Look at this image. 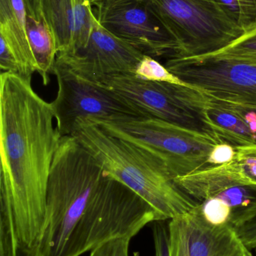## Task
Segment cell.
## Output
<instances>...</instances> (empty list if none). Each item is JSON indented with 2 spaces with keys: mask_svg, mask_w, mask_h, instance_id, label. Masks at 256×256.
Segmentation results:
<instances>
[{
  "mask_svg": "<svg viewBox=\"0 0 256 256\" xmlns=\"http://www.w3.org/2000/svg\"><path fill=\"white\" fill-rule=\"evenodd\" d=\"M130 240L129 238L110 240L91 251L90 256H129Z\"/></svg>",
  "mask_w": 256,
  "mask_h": 256,
  "instance_id": "obj_21",
  "label": "cell"
},
{
  "mask_svg": "<svg viewBox=\"0 0 256 256\" xmlns=\"http://www.w3.org/2000/svg\"><path fill=\"white\" fill-rule=\"evenodd\" d=\"M91 4H94V3L97 2L101 1V0H89Z\"/></svg>",
  "mask_w": 256,
  "mask_h": 256,
  "instance_id": "obj_29",
  "label": "cell"
},
{
  "mask_svg": "<svg viewBox=\"0 0 256 256\" xmlns=\"http://www.w3.org/2000/svg\"><path fill=\"white\" fill-rule=\"evenodd\" d=\"M155 256H170L168 224L165 221H156L153 226Z\"/></svg>",
  "mask_w": 256,
  "mask_h": 256,
  "instance_id": "obj_22",
  "label": "cell"
},
{
  "mask_svg": "<svg viewBox=\"0 0 256 256\" xmlns=\"http://www.w3.org/2000/svg\"><path fill=\"white\" fill-rule=\"evenodd\" d=\"M101 84L124 100L140 117L159 118L210 134L200 117L176 96L171 84L145 80L135 74L114 75Z\"/></svg>",
  "mask_w": 256,
  "mask_h": 256,
  "instance_id": "obj_9",
  "label": "cell"
},
{
  "mask_svg": "<svg viewBox=\"0 0 256 256\" xmlns=\"http://www.w3.org/2000/svg\"><path fill=\"white\" fill-rule=\"evenodd\" d=\"M144 54L107 31L95 20L88 43L57 61L78 76L101 84L114 75L135 74Z\"/></svg>",
  "mask_w": 256,
  "mask_h": 256,
  "instance_id": "obj_11",
  "label": "cell"
},
{
  "mask_svg": "<svg viewBox=\"0 0 256 256\" xmlns=\"http://www.w3.org/2000/svg\"><path fill=\"white\" fill-rule=\"evenodd\" d=\"M58 91L51 103L61 136H72L78 120L120 116L140 117L115 93L105 86L87 80L56 60L54 74Z\"/></svg>",
  "mask_w": 256,
  "mask_h": 256,
  "instance_id": "obj_7",
  "label": "cell"
},
{
  "mask_svg": "<svg viewBox=\"0 0 256 256\" xmlns=\"http://www.w3.org/2000/svg\"><path fill=\"white\" fill-rule=\"evenodd\" d=\"M87 120L148 152L174 179L207 166L212 150L221 142L210 134L159 118L120 116Z\"/></svg>",
  "mask_w": 256,
  "mask_h": 256,
  "instance_id": "obj_4",
  "label": "cell"
},
{
  "mask_svg": "<svg viewBox=\"0 0 256 256\" xmlns=\"http://www.w3.org/2000/svg\"><path fill=\"white\" fill-rule=\"evenodd\" d=\"M165 67L215 100L256 106V62L213 56L172 57Z\"/></svg>",
  "mask_w": 256,
  "mask_h": 256,
  "instance_id": "obj_6",
  "label": "cell"
},
{
  "mask_svg": "<svg viewBox=\"0 0 256 256\" xmlns=\"http://www.w3.org/2000/svg\"><path fill=\"white\" fill-rule=\"evenodd\" d=\"M27 33L37 64V73L44 84L48 85L50 76L54 74L58 54L55 38L45 20H39L29 14L27 16Z\"/></svg>",
  "mask_w": 256,
  "mask_h": 256,
  "instance_id": "obj_15",
  "label": "cell"
},
{
  "mask_svg": "<svg viewBox=\"0 0 256 256\" xmlns=\"http://www.w3.org/2000/svg\"><path fill=\"white\" fill-rule=\"evenodd\" d=\"M219 4L225 9L226 13L240 26L241 22V10L238 0H218Z\"/></svg>",
  "mask_w": 256,
  "mask_h": 256,
  "instance_id": "obj_27",
  "label": "cell"
},
{
  "mask_svg": "<svg viewBox=\"0 0 256 256\" xmlns=\"http://www.w3.org/2000/svg\"><path fill=\"white\" fill-rule=\"evenodd\" d=\"M201 214L209 224L222 226L230 224L232 216V209L222 198L213 197L200 202Z\"/></svg>",
  "mask_w": 256,
  "mask_h": 256,
  "instance_id": "obj_19",
  "label": "cell"
},
{
  "mask_svg": "<svg viewBox=\"0 0 256 256\" xmlns=\"http://www.w3.org/2000/svg\"><path fill=\"white\" fill-rule=\"evenodd\" d=\"M28 256H39V254H37V252H34V254H30V255H29Z\"/></svg>",
  "mask_w": 256,
  "mask_h": 256,
  "instance_id": "obj_30",
  "label": "cell"
},
{
  "mask_svg": "<svg viewBox=\"0 0 256 256\" xmlns=\"http://www.w3.org/2000/svg\"><path fill=\"white\" fill-rule=\"evenodd\" d=\"M42 18L51 28L58 55L72 54L88 43L96 16L89 0H41Z\"/></svg>",
  "mask_w": 256,
  "mask_h": 256,
  "instance_id": "obj_12",
  "label": "cell"
},
{
  "mask_svg": "<svg viewBox=\"0 0 256 256\" xmlns=\"http://www.w3.org/2000/svg\"><path fill=\"white\" fill-rule=\"evenodd\" d=\"M27 6V13L36 19H43L41 12V0H24Z\"/></svg>",
  "mask_w": 256,
  "mask_h": 256,
  "instance_id": "obj_28",
  "label": "cell"
},
{
  "mask_svg": "<svg viewBox=\"0 0 256 256\" xmlns=\"http://www.w3.org/2000/svg\"><path fill=\"white\" fill-rule=\"evenodd\" d=\"M174 182L198 202L234 186H254L235 158L228 164L207 166L191 174L176 178Z\"/></svg>",
  "mask_w": 256,
  "mask_h": 256,
  "instance_id": "obj_13",
  "label": "cell"
},
{
  "mask_svg": "<svg viewBox=\"0 0 256 256\" xmlns=\"http://www.w3.org/2000/svg\"><path fill=\"white\" fill-rule=\"evenodd\" d=\"M179 46L175 57L221 50L244 34L218 0H143Z\"/></svg>",
  "mask_w": 256,
  "mask_h": 256,
  "instance_id": "obj_5",
  "label": "cell"
},
{
  "mask_svg": "<svg viewBox=\"0 0 256 256\" xmlns=\"http://www.w3.org/2000/svg\"><path fill=\"white\" fill-rule=\"evenodd\" d=\"M135 75L145 80L182 86L197 90L171 73L165 66H162L155 58L149 56H144L135 70Z\"/></svg>",
  "mask_w": 256,
  "mask_h": 256,
  "instance_id": "obj_16",
  "label": "cell"
},
{
  "mask_svg": "<svg viewBox=\"0 0 256 256\" xmlns=\"http://www.w3.org/2000/svg\"><path fill=\"white\" fill-rule=\"evenodd\" d=\"M94 4L99 24L144 55H178L177 42L143 0H101Z\"/></svg>",
  "mask_w": 256,
  "mask_h": 256,
  "instance_id": "obj_8",
  "label": "cell"
},
{
  "mask_svg": "<svg viewBox=\"0 0 256 256\" xmlns=\"http://www.w3.org/2000/svg\"><path fill=\"white\" fill-rule=\"evenodd\" d=\"M0 68L2 72H9L19 76L20 68L15 56L5 39L0 36Z\"/></svg>",
  "mask_w": 256,
  "mask_h": 256,
  "instance_id": "obj_24",
  "label": "cell"
},
{
  "mask_svg": "<svg viewBox=\"0 0 256 256\" xmlns=\"http://www.w3.org/2000/svg\"><path fill=\"white\" fill-rule=\"evenodd\" d=\"M106 176L75 137H62L48 180L39 256H81L123 236L121 207L101 186Z\"/></svg>",
  "mask_w": 256,
  "mask_h": 256,
  "instance_id": "obj_2",
  "label": "cell"
},
{
  "mask_svg": "<svg viewBox=\"0 0 256 256\" xmlns=\"http://www.w3.org/2000/svg\"><path fill=\"white\" fill-rule=\"evenodd\" d=\"M27 14L24 0H0V36L18 62L19 76L31 80L37 64L27 38Z\"/></svg>",
  "mask_w": 256,
  "mask_h": 256,
  "instance_id": "obj_14",
  "label": "cell"
},
{
  "mask_svg": "<svg viewBox=\"0 0 256 256\" xmlns=\"http://www.w3.org/2000/svg\"><path fill=\"white\" fill-rule=\"evenodd\" d=\"M72 136L91 153L108 176L142 198L159 221L185 214L199 204L176 184L162 162L135 144L87 118L78 120Z\"/></svg>",
  "mask_w": 256,
  "mask_h": 256,
  "instance_id": "obj_3",
  "label": "cell"
},
{
  "mask_svg": "<svg viewBox=\"0 0 256 256\" xmlns=\"http://www.w3.org/2000/svg\"><path fill=\"white\" fill-rule=\"evenodd\" d=\"M236 160L252 184L256 186V144L236 147Z\"/></svg>",
  "mask_w": 256,
  "mask_h": 256,
  "instance_id": "obj_20",
  "label": "cell"
},
{
  "mask_svg": "<svg viewBox=\"0 0 256 256\" xmlns=\"http://www.w3.org/2000/svg\"><path fill=\"white\" fill-rule=\"evenodd\" d=\"M225 103L228 104V105L232 106L243 116L256 138V106L227 103V102H225Z\"/></svg>",
  "mask_w": 256,
  "mask_h": 256,
  "instance_id": "obj_26",
  "label": "cell"
},
{
  "mask_svg": "<svg viewBox=\"0 0 256 256\" xmlns=\"http://www.w3.org/2000/svg\"><path fill=\"white\" fill-rule=\"evenodd\" d=\"M241 10V26L245 32L256 27V0H238Z\"/></svg>",
  "mask_w": 256,
  "mask_h": 256,
  "instance_id": "obj_25",
  "label": "cell"
},
{
  "mask_svg": "<svg viewBox=\"0 0 256 256\" xmlns=\"http://www.w3.org/2000/svg\"><path fill=\"white\" fill-rule=\"evenodd\" d=\"M208 56L256 62V27L245 32L226 48Z\"/></svg>",
  "mask_w": 256,
  "mask_h": 256,
  "instance_id": "obj_17",
  "label": "cell"
},
{
  "mask_svg": "<svg viewBox=\"0 0 256 256\" xmlns=\"http://www.w3.org/2000/svg\"><path fill=\"white\" fill-rule=\"evenodd\" d=\"M168 228L170 256H254L231 224L207 222L200 203L170 220Z\"/></svg>",
  "mask_w": 256,
  "mask_h": 256,
  "instance_id": "obj_10",
  "label": "cell"
},
{
  "mask_svg": "<svg viewBox=\"0 0 256 256\" xmlns=\"http://www.w3.org/2000/svg\"><path fill=\"white\" fill-rule=\"evenodd\" d=\"M0 244L23 256L36 252L43 231L47 190L61 135L51 103L31 80L0 75Z\"/></svg>",
  "mask_w": 256,
  "mask_h": 256,
  "instance_id": "obj_1",
  "label": "cell"
},
{
  "mask_svg": "<svg viewBox=\"0 0 256 256\" xmlns=\"http://www.w3.org/2000/svg\"><path fill=\"white\" fill-rule=\"evenodd\" d=\"M231 224L249 249H256V202L247 208L234 214Z\"/></svg>",
  "mask_w": 256,
  "mask_h": 256,
  "instance_id": "obj_18",
  "label": "cell"
},
{
  "mask_svg": "<svg viewBox=\"0 0 256 256\" xmlns=\"http://www.w3.org/2000/svg\"><path fill=\"white\" fill-rule=\"evenodd\" d=\"M237 154L236 147L227 142H219L214 146L207 160V166H219L234 160Z\"/></svg>",
  "mask_w": 256,
  "mask_h": 256,
  "instance_id": "obj_23",
  "label": "cell"
}]
</instances>
